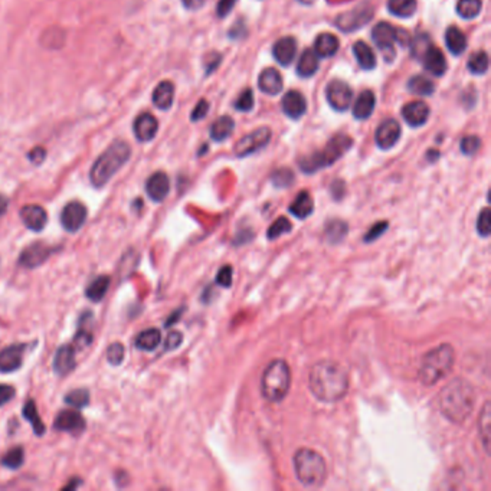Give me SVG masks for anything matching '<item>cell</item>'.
Listing matches in <instances>:
<instances>
[{
    "instance_id": "59",
    "label": "cell",
    "mask_w": 491,
    "mask_h": 491,
    "mask_svg": "<svg viewBox=\"0 0 491 491\" xmlns=\"http://www.w3.org/2000/svg\"><path fill=\"white\" fill-rule=\"evenodd\" d=\"M29 160L33 163V165H40L45 158H46V152L45 149H42V147H36V149H33L31 153H29Z\"/></svg>"
},
{
    "instance_id": "10",
    "label": "cell",
    "mask_w": 491,
    "mask_h": 491,
    "mask_svg": "<svg viewBox=\"0 0 491 491\" xmlns=\"http://www.w3.org/2000/svg\"><path fill=\"white\" fill-rule=\"evenodd\" d=\"M329 104L337 111H346L353 100L352 88L343 81H331L326 88Z\"/></svg>"
},
{
    "instance_id": "52",
    "label": "cell",
    "mask_w": 491,
    "mask_h": 491,
    "mask_svg": "<svg viewBox=\"0 0 491 491\" xmlns=\"http://www.w3.org/2000/svg\"><path fill=\"white\" fill-rule=\"evenodd\" d=\"M387 222H385V221H382V222H377V224H375V225H372V228L368 231V233L363 236V239H365V242H372V241H376L379 236H382L385 232H386V229H387Z\"/></svg>"
},
{
    "instance_id": "2",
    "label": "cell",
    "mask_w": 491,
    "mask_h": 491,
    "mask_svg": "<svg viewBox=\"0 0 491 491\" xmlns=\"http://www.w3.org/2000/svg\"><path fill=\"white\" fill-rule=\"evenodd\" d=\"M439 411L453 424H464L474 411L475 390L464 377H454L438 395Z\"/></svg>"
},
{
    "instance_id": "36",
    "label": "cell",
    "mask_w": 491,
    "mask_h": 491,
    "mask_svg": "<svg viewBox=\"0 0 491 491\" xmlns=\"http://www.w3.org/2000/svg\"><path fill=\"white\" fill-rule=\"evenodd\" d=\"M349 232V226L345 221H340V219H331L326 224V228H324V233H326V238L330 243H338L341 242L343 239L346 238Z\"/></svg>"
},
{
    "instance_id": "4",
    "label": "cell",
    "mask_w": 491,
    "mask_h": 491,
    "mask_svg": "<svg viewBox=\"0 0 491 491\" xmlns=\"http://www.w3.org/2000/svg\"><path fill=\"white\" fill-rule=\"evenodd\" d=\"M131 149L126 141L116 140L109 149L95 160L91 167L89 179L95 187H103L127 163Z\"/></svg>"
},
{
    "instance_id": "17",
    "label": "cell",
    "mask_w": 491,
    "mask_h": 491,
    "mask_svg": "<svg viewBox=\"0 0 491 491\" xmlns=\"http://www.w3.org/2000/svg\"><path fill=\"white\" fill-rule=\"evenodd\" d=\"M170 190V180L167 177L166 173L163 172H156L155 175H152L145 183V192L149 194V198L153 202H163Z\"/></svg>"
},
{
    "instance_id": "31",
    "label": "cell",
    "mask_w": 491,
    "mask_h": 491,
    "mask_svg": "<svg viewBox=\"0 0 491 491\" xmlns=\"http://www.w3.org/2000/svg\"><path fill=\"white\" fill-rule=\"evenodd\" d=\"M110 284H111V278L109 275L96 277L94 281H91V284L85 289L87 299L94 303H100L106 297Z\"/></svg>"
},
{
    "instance_id": "37",
    "label": "cell",
    "mask_w": 491,
    "mask_h": 491,
    "mask_svg": "<svg viewBox=\"0 0 491 491\" xmlns=\"http://www.w3.org/2000/svg\"><path fill=\"white\" fill-rule=\"evenodd\" d=\"M233 128H235L233 120L228 116H224L212 124L211 138L215 141H224L225 138H228L233 133Z\"/></svg>"
},
{
    "instance_id": "63",
    "label": "cell",
    "mask_w": 491,
    "mask_h": 491,
    "mask_svg": "<svg viewBox=\"0 0 491 491\" xmlns=\"http://www.w3.org/2000/svg\"><path fill=\"white\" fill-rule=\"evenodd\" d=\"M300 2H302V4H307V5H310V4H313V2H314V0H300Z\"/></svg>"
},
{
    "instance_id": "38",
    "label": "cell",
    "mask_w": 491,
    "mask_h": 491,
    "mask_svg": "<svg viewBox=\"0 0 491 491\" xmlns=\"http://www.w3.org/2000/svg\"><path fill=\"white\" fill-rule=\"evenodd\" d=\"M387 9L395 16L409 18L416 11V0H387Z\"/></svg>"
},
{
    "instance_id": "20",
    "label": "cell",
    "mask_w": 491,
    "mask_h": 491,
    "mask_svg": "<svg viewBox=\"0 0 491 491\" xmlns=\"http://www.w3.org/2000/svg\"><path fill=\"white\" fill-rule=\"evenodd\" d=\"M77 349L74 348V345H62L54 358V372L58 376H67L70 375L77 365V359H75V353Z\"/></svg>"
},
{
    "instance_id": "9",
    "label": "cell",
    "mask_w": 491,
    "mask_h": 491,
    "mask_svg": "<svg viewBox=\"0 0 491 491\" xmlns=\"http://www.w3.org/2000/svg\"><path fill=\"white\" fill-rule=\"evenodd\" d=\"M271 138V130L268 127H261L257 128L255 131L243 136L236 144H235V155L238 158H245L248 155H253L258 152L263 147L268 144Z\"/></svg>"
},
{
    "instance_id": "26",
    "label": "cell",
    "mask_w": 491,
    "mask_h": 491,
    "mask_svg": "<svg viewBox=\"0 0 491 491\" xmlns=\"http://www.w3.org/2000/svg\"><path fill=\"white\" fill-rule=\"evenodd\" d=\"M314 211V202L311 194L307 190H302L297 198L292 201V204L289 205V212L299 218V219H306L309 218Z\"/></svg>"
},
{
    "instance_id": "32",
    "label": "cell",
    "mask_w": 491,
    "mask_h": 491,
    "mask_svg": "<svg viewBox=\"0 0 491 491\" xmlns=\"http://www.w3.org/2000/svg\"><path fill=\"white\" fill-rule=\"evenodd\" d=\"M338 51V39L331 33H321L314 42V53L319 58L333 57Z\"/></svg>"
},
{
    "instance_id": "42",
    "label": "cell",
    "mask_w": 491,
    "mask_h": 491,
    "mask_svg": "<svg viewBox=\"0 0 491 491\" xmlns=\"http://www.w3.org/2000/svg\"><path fill=\"white\" fill-rule=\"evenodd\" d=\"M65 402L75 409H82L89 404V392L87 389H75L65 397Z\"/></svg>"
},
{
    "instance_id": "33",
    "label": "cell",
    "mask_w": 491,
    "mask_h": 491,
    "mask_svg": "<svg viewBox=\"0 0 491 491\" xmlns=\"http://www.w3.org/2000/svg\"><path fill=\"white\" fill-rule=\"evenodd\" d=\"M353 54L359 62V65L365 70V71H372L375 67H376V57L372 51V48L362 42V40H358L355 45H353Z\"/></svg>"
},
{
    "instance_id": "23",
    "label": "cell",
    "mask_w": 491,
    "mask_h": 491,
    "mask_svg": "<svg viewBox=\"0 0 491 491\" xmlns=\"http://www.w3.org/2000/svg\"><path fill=\"white\" fill-rule=\"evenodd\" d=\"M402 116L411 127H421L428 121L429 107L422 101H412L404 107Z\"/></svg>"
},
{
    "instance_id": "1",
    "label": "cell",
    "mask_w": 491,
    "mask_h": 491,
    "mask_svg": "<svg viewBox=\"0 0 491 491\" xmlns=\"http://www.w3.org/2000/svg\"><path fill=\"white\" fill-rule=\"evenodd\" d=\"M351 386L349 375L340 363L334 360H319L309 373V387L311 394L321 402L334 404L348 395Z\"/></svg>"
},
{
    "instance_id": "49",
    "label": "cell",
    "mask_w": 491,
    "mask_h": 491,
    "mask_svg": "<svg viewBox=\"0 0 491 491\" xmlns=\"http://www.w3.org/2000/svg\"><path fill=\"white\" fill-rule=\"evenodd\" d=\"M271 180L277 187H288L294 182V173L289 169H278L272 173Z\"/></svg>"
},
{
    "instance_id": "34",
    "label": "cell",
    "mask_w": 491,
    "mask_h": 491,
    "mask_svg": "<svg viewBox=\"0 0 491 491\" xmlns=\"http://www.w3.org/2000/svg\"><path fill=\"white\" fill-rule=\"evenodd\" d=\"M319 70V55L314 53V49H307L299 60L297 72L303 78L313 77Z\"/></svg>"
},
{
    "instance_id": "62",
    "label": "cell",
    "mask_w": 491,
    "mask_h": 491,
    "mask_svg": "<svg viewBox=\"0 0 491 491\" xmlns=\"http://www.w3.org/2000/svg\"><path fill=\"white\" fill-rule=\"evenodd\" d=\"M79 484H81V480H79V478H74V480H71V481L64 487V490H70V488H71V490H75Z\"/></svg>"
},
{
    "instance_id": "16",
    "label": "cell",
    "mask_w": 491,
    "mask_h": 491,
    "mask_svg": "<svg viewBox=\"0 0 491 491\" xmlns=\"http://www.w3.org/2000/svg\"><path fill=\"white\" fill-rule=\"evenodd\" d=\"M26 346L23 343L0 351V373H12L22 368Z\"/></svg>"
},
{
    "instance_id": "5",
    "label": "cell",
    "mask_w": 491,
    "mask_h": 491,
    "mask_svg": "<svg viewBox=\"0 0 491 491\" xmlns=\"http://www.w3.org/2000/svg\"><path fill=\"white\" fill-rule=\"evenodd\" d=\"M294 473L304 487H320L327 478V464L323 456L311 448H300L292 457Z\"/></svg>"
},
{
    "instance_id": "46",
    "label": "cell",
    "mask_w": 491,
    "mask_h": 491,
    "mask_svg": "<svg viewBox=\"0 0 491 491\" xmlns=\"http://www.w3.org/2000/svg\"><path fill=\"white\" fill-rule=\"evenodd\" d=\"M477 232L481 238H488L491 233V215L488 208H484L477 218Z\"/></svg>"
},
{
    "instance_id": "54",
    "label": "cell",
    "mask_w": 491,
    "mask_h": 491,
    "mask_svg": "<svg viewBox=\"0 0 491 491\" xmlns=\"http://www.w3.org/2000/svg\"><path fill=\"white\" fill-rule=\"evenodd\" d=\"M182 340H183V334L180 331H176V330L170 331L166 337V341H165V351L170 352V351L177 349L182 345Z\"/></svg>"
},
{
    "instance_id": "22",
    "label": "cell",
    "mask_w": 491,
    "mask_h": 491,
    "mask_svg": "<svg viewBox=\"0 0 491 491\" xmlns=\"http://www.w3.org/2000/svg\"><path fill=\"white\" fill-rule=\"evenodd\" d=\"M272 54H274V58L277 60L278 64L287 67L289 65L294 58H296V54H297V42L294 38L291 36H285L280 40L275 42L274 48H272Z\"/></svg>"
},
{
    "instance_id": "27",
    "label": "cell",
    "mask_w": 491,
    "mask_h": 491,
    "mask_svg": "<svg viewBox=\"0 0 491 491\" xmlns=\"http://www.w3.org/2000/svg\"><path fill=\"white\" fill-rule=\"evenodd\" d=\"M375 106H376L375 94L370 89H366V91H363L359 95V98L355 101L353 116L358 120H366V118H369L372 116V113L375 110Z\"/></svg>"
},
{
    "instance_id": "6",
    "label": "cell",
    "mask_w": 491,
    "mask_h": 491,
    "mask_svg": "<svg viewBox=\"0 0 491 491\" xmlns=\"http://www.w3.org/2000/svg\"><path fill=\"white\" fill-rule=\"evenodd\" d=\"M291 369L284 359L270 362L261 376V394L268 402H281L289 392Z\"/></svg>"
},
{
    "instance_id": "58",
    "label": "cell",
    "mask_w": 491,
    "mask_h": 491,
    "mask_svg": "<svg viewBox=\"0 0 491 491\" xmlns=\"http://www.w3.org/2000/svg\"><path fill=\"white\" fill-rule=\"evenodd\" d=\"M235 4H236V0H219V4H218V9H216L218 16H219V18H225V16H228V15L231 13V11L233 9Z\"/></svg>"
},
{
    "instance_id": "21",
    "label": "cell",
    "mask_w": 491,
    "mask_h": 491,
    "mask_svg": "<svg viewBox=\"0 0 491 491\" xmlns=\"http://www.w3.org/2000/svg\"><path fill=\"white\" fill-rule=\"evenodd\" d=\"M159 130V123L155 116L149 113L140 114L134 121V134L140 141H150L155 138Z\"/></svg>"
},
{
    "instance_id": "3",
    "label": "cell",
    "mask_w": 491,
    "mask_h": 491,
    "mask_svg": "<svg viewBox=\"0 0 491 491\" xmlns=\"http://www.w3.org/2000/svg\"><path fill=\"white\" fill-rule=\"evenodd\" d=\"M454 363L456 351L453 345L443 343L424 355L418 369V379L426 387L435 386L451 373Z\"/></svg>"
},
{
    "instance_id": "24",
    "label": "cell",
    "mask_w": 491,
    "mask_h": 491,
    "mask_svg": "<svg viewBox=\"0 0 491 491\" xmlns=\"http://www.w3.org/2000/svg\"><path fill=\"white\" fill-rule=\"evenodd\" d=\"M424 67L428 72H431L435 77L444 75L447 71V61L444 54L439 51L435 46H429L428 51L424 54Z\"/></svg>"
},
{
    "instance_id": "57",
    "label": "cell",
    "mask_w": 491,
    "mask_h": 491,
    "mask_svg": "<svg viewBox=\"0 0 491 491\" xmlns=\"http://www.w3.org/2000/svg\"><path fill=\"white\" fill-rule=\"evenodd\" d=\"M208 111H209V103H208L206 100H201V101L198 103V106H196L194 110L192 111L190 118H192L193 121L202 120V118L208 114Z\"/></svg>"
},
{
    "instance_id": "40",
    "label": "cell",
    "mask_w": 491,
    "mask_h": 491,
    "mask_svg": "<svg viewBox=\"0 0 491 491\" xmlns=\"http://www.w3.org/2000/svg\"><path fill=\"white\" fill-rule=\"evenodd\" d=\"M408 89L415 95H425L426 96L435 91V85L431 79H428L422 75H415L409 79Z\"/></svg>"
},
{
    "instance_id": "14",
    "label": "cell",
    "mask_w": 491,
    "mask_h": 491,
    "mask_svg": "<svg viewBox=\"0 0 491 491\" xmlns=\"http://www.w3.org/2000/svg\"><path fill=\"white\" fill-rule=\"evenodd\" d=\"M401 126L397 120H385L376 130L375 140L379 149L387 150L394 147L401 137Z\"/></svg>"
},
{
    "instance_id": "11",
    "label": "cell",
    "mask_w": 491,
    "mask_h": 491,
    "mask_svg": "<svg viewBox=\"0 0 491 491\" xmlns=\"http://www.w3.org/2000/svg\"><path fill=\"white\" fill-rule=\"evenodd\" d=\"M55 251L57 248L49 247V245L43 242H35L22 251L19 257V264L28 270H35L40 267L45 261H48V258Z\"/></svg>"
},
{
    "instance_id": "35",
    "label": "cell",
    "mask_w": 491,
    "mask_h": 491,
    "mask_svg": "<svg viewBox=\"0 0 491 491\" xmlns=\"http://www.w3.org/2000/svg\"><path fill=\"white\" fill-rule=\"evenodd\" d=\"M446 42L448 46V51L453 55H461L465 48H467V38L465 35L461 32V29L451 26L447 29L446 32Z\"/></svg>"
},
{
    "instance_id": "13",
    "label": "cell",
    "mask_w": 491,
    "mask_h": 491,
    "mask_svg": "<svg viewBox=\"0 0 491 491\" xmlns=\"http://www.w3.org/2000/svg\"><path fill=\"white\" fill-rule=\"evenodd\" d=\"M372 16H373V12L369 6H360L355 11L340 15L336 19V25L341 31L352 32L362 28L365 23H368L372 19Z\"/></svg>"
},
{
    "instance_id": "51",
    "label": "cell",
    "mask_w": 491,
    "mask_h": 491,
    "mask_svg": "<svg viewBox=\"0 0 491 491\" xmlns=\"http://www.w3.org/2000/svg\"><path fill=\"white\" fill-rule=\"evenodd\" d=\"M480 145H481V141L477 136H468V137H464L463 141H461V152L464 155H474L478 149H480Z\"/></svg>"
},
{
    "instance_id": "30",
    "label": "cell",
    "mask_w": 491,
    "mask_h": 491,
    "mask_svg": "<svg viewBox=\"0 0 491 491\" xmlns=\"http://www.w3.org/2000/svg\"><path fill=\"white\" fill-rule=\"evenodd\" d=\"M478 431H480V439L482 443V447L487 454H490V436H491V409H490V401H485L478 418Z\"/></svg>"
},
{
    "instance_id": "15",
    "label": "cell",
    "mask_w": 491,
    "mask_h": 491,
    "mask_svg": "<svg viewBox=\"0 0 491 491\" xmlns=\"http://www.w3.org/2000/svg\"><path fill=\"white\" fill-rule=\"evenodd\" d=\"M85 419L78 411H62L57 415L54 421V428L57 431L70 432L72 435H81L85 431Z\"/></svg>"
},
{
    "instance_id": "43",
    "label": "cell",
    "mask_w": 491,
    "mask_h": 491,
    "mask_svg": "<svg viewBox=\"0 0 491 491\" xmlns=\"http://www.w3.org/2000/svg\"><path fill=\"white\" fill-rule=\"evenodd\" d=\"M467 67L475 75L485 74L487 70H488V55L484 51L473 54Z\"/></svg>"
},
{
    "instance_id": "29",
    "label": "cell",
    "mask_w": 491,
    "mask_h": 491,
    "mask_svg": "<svg viewBox=\"0 0 491 491\" xmlns=\"http://www.w3.org/2000/svg\"><path fill=\"white\" fill-rule=\"evenodd\" d=\"M162 341V333L158 329H147L136 337V348L143 352H153Z\"/></svg>"
},
{
    "instance_id": "39",
    "label": "cell",
    "mask_w": 491,
    "mask_h": 491,
    "mask_svg": "<svg viewBox=\"0 0 491 491\" xmlns=\"http://www.w3.org/2000/svg\"><path fill=\"white\" fill-rule=\"evenodd\" d=\"M22 414H23V418H26L32 424L35 435L42 436L45 434L46 428H45V425H43V422H42V419L39 416V412H38V408H36L35 402L33 401H28L26 405L23 407V412Z\"/></svg>"
},
{
    "instance_id": "8",
    "label": "cell",
    "mask_w": 491,
    "mask_h": 491,
    "mask_svg": "<svg viewBox=\"0 0 491 491\" xmlns=\"http://www.w3.org/2000/svg\"><path fill=\"white\" fill-rule=\"evenodd\" d=\"M372 39L383 53L386 61H392L395 57V43L399 40V31L387 22L377 23L372 31Z\"/></svg>"
},
{
    "instance_id": "47",
    "label": "cell",
    "mask_w": 491,
    "mask_h": 491,
    "mask_svg": "<svg viewBox=\"0 0 491 491\" xmlns=\"http://www.w3.org/2000/svg\"><path fill=\"white\" fill-rule=\"evenodd\" d=\"M235 109L242 113H248L254 109V92L253 89H245L235 103Z\"/></svg>"
},
{
    "instance_id": "12",
    "label": "cell",
    "mask_w": 491,
    "mask_h": 491,
    "mask_svg": "<svg viewBox=\"0 0 491 491\" xmlns=\"http://www.w3.org/2000/svg\"><path fill=\"white\" fill-rule=\"evenodd\" d=\"M88 211L84 204L81 202H70L65 205V208L61 212V225L67 232H78L85 221H87Z\"/></svg>"
},
{
    "instance_id": "41",
    "label": "cell",
    "mask_w": 491,
    "mask_h": 491,
    "mask_svg": "<svg viewBox=\"0 0 491 491\" xmlns=\"http://www.w3.org/2000/svg\"><path fill=\"white\" fill-rule=\"evenodd\" d=\"M481 8V0H460L457 5V12L463 19H474L480 15Z\"/></svg>"
},
{
    "instance_id": "61",
    "label": "cell",
    "mask_w": 491,
    "mask_h": 491,
    "mask_svg": "<svg viewBox=\"0 0 491 491\" xmlns=\"http://www.w3.org/2000/svg\"><path fill=\"white\" fill-rule=\"evenodd\" d=\"M8 208H9L8 198H6V196H4V194H0V216L6 214Z\"/></svg>"
},
{
    "instance_id": "18",
    "label": "cell",
    "mask_w": 491,
    "mask_h": 491,
    "mask_svg": "<svg viewBox=\"0 0 491 491\" xmlns=\"http://www.w3.org/2000/svg\"><path fill=\"white\" fill-rule=\"evenodd\" d=\"M19 216L23 222V225L33 231L40 232L46 226L48 222V214L46 211L39 205H26L19 211Z\"/></svg>"
},
{
    "instance_id": "50",
    "label": "cell",
    "mask_w": 491,
    "mask_h": 491,
    "mask_svg": "<svg viewBox=\"0 0 491 491\" xmlns=\"http://www.w3.org/2000/svg\"><path fill=\"white\" fill-rule=\"evenodd\" d=\"M432 46L431 39L428 35H418L412 42V55L415 58H422L424 54L428 51V48Z\"/></svg>"
},
{
    "instance_id": "55",
    "label": "cell",
    "mask_w": 491,
    "mask_h": 491,
    "mask_svg": "<svg viewBox=\"0 0 491 491\" xmlns=\"http://www.w3.org/2000/svg\"><path fill=\"white\" fill-rule=\"evenodd\" d=\"M15 395H16V390L13 386L0 385V407H4L8 402H11Z\"/></svg>"
},
{
    "instance_id": "53",
    "label": "cell",
    "mask_w": 491,
    "mask_h": 491,
    "mask_svg": "<svg viewBox=\"0 0 491 491\" xmlns=\"http://www.w3.org/2000/svg\"><path fill=\"white\" fill-rule=\"evenodd\" d=\"M92 343V334L89 331H87L85 329H79V331L77 333L75 338H74V348L75 349H84L87 346H89Z\"/></svg>"
},
{
    "instance_id": "56",
    "label": "cell",
    "mask_w": 491,
    "mask_h": 491,
    "mask_svg": "<svg viewBox=\"0 0 491 491\" xmlns=\"http://www.w3.org/2000/svg\"><path fill=\"white\" fill-rule=\"evenodd\" d=\"M216 282L222 287H231V284H232V267L231 265H225L219 270L218 277H216Z\"/></svg>"
},
{
    "instance_id": "25",
    "label": "cell",
    "mask_w": 491,
    "mask_h": 491,
    "mask_svg": "<svg viewBox=\"0 0 491 491\" xmlns=\"http://www.w3.org/2000/svg\"><path fill=\"white\" fill-rule=\"evenodd\" d=\"M258 87L268 95H277L282 91V78L275 68H267L258 78Z\"/></svg>"
},
{
    "instance_id": "44",
    "label": "cell",
    "mask_w": 491,
    "mask_h": 491,
    "mask_svg": "<svg viewBox=\"0 0 491 491\" xmlns=\"http://www.w3.org/2000/svg\"><path fill=\"white\" fill-rule=\"evenodd\" d=\"M23 461H25V454H23V450L21 447H15V448L9 450L2 458V464L9 470L21 468Z\"/></svg>"
},
{
    "instance_id": "19",
    "label": "cell",
    "mask_w": 491,
    "mask_h": 491,
    "mask_svg": "<svg viewBox=\"0 0 491 491\" xmlns=\"http://www.w3.org/2000/svg\"><path fill=\"white\" fill-rule=\"evenodd\" d=\"M282 111L289 117L297 120L300 117H303L307 111V101L306 98L303 96L302 92L299 91H288L284 96H282Z\"/></svg>"
},
{
    "instance_id": "60",
    "label": "cell",
    "mask_w": 491,
    "mask_h": 491,
    "mask_svg": "<svg viewBox=\"0 0 491 491\" xmlns=\"http://www.w3.org/2000/svg\"><path fill=\"white\" fill-rule=\"evenodd\" d=\"M205 0H183V5L187 8V9H199L202 5H204Z\"/></svg>"
},
{
    "instance_id": "45",
    "label": "cell",
    "mask_w": 491,
    "mask_h": 491,
    "mask_svg": "<svg viewBox=\"0 0 491 491\" xmlns=\"http://www.w3.org/2000/svg\"><path fill=\"white\" fill-rule=\"evenodd\" d=\"M291 229H292L291 222H289L287 218L281 216V218H278L277 221H274V222L271 224V226H270L268 231H267V236H268V239H277V238H280L281 235L288 233Z\"/></svg>"
},
{
    "instance_id": "48",
    "label": "cell",
    "mask_w": 491,
    "mask_h": 491,
    "mask_svg": "<svg viewBox=\"0 0 491 491\" xmlns=\"http://www.w3.org/2000/svg\"><path fill=\"white\" fill-rule=\"evenodd\" d=\"M124 353H126V351H124V346L121 345V343H118V341L113 343V345H110L107 349L109 363L113 366L121 365V362L124 360Z\"/></svg>"
},
{
    "instance_id": "28",
    "label": "cell",
    "mask_w": 491,
    "mask_h": 491,
    "mask_svg": "<svg viewBox=\"0 0 491 491\" xmlns=\"http://www.w3.org/2000/svg\"><path fill=\"white\" fill-rule=\"evenodd\" d=\"M173 98L175 87L170 81H162L153 92V103L160 110H169L173 104Z\"/></svg>"
},
{
    "instance_id": "7",
    "label": "cell",
    "mask_w": 491,
    "mask_h": 491,
    "mask_svg": "<svg viewBox=\"0 0 491 491\" xmlns=\"http://www.w3.org/2000/svg\"><path fill=\"white\" fill-rule=\"evenodd\" d=\"M353 145V140L346 134L334 136L321 152H317L311 156H307L300 160V167L304 173H314L321 170L326 166L333 165L345 155Z\"/></svg>"
}]
</instances>
